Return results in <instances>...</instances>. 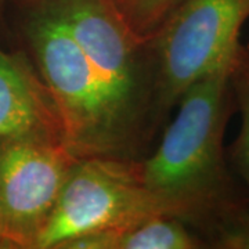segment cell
<instances>
[{
  "mask_svg": "<svg viewBox=\"0 0 249 249\" xmlns=\"http://www.w3.org/2000/svg\"><path fill=\"white\" fill-rule=\"evenodd\" d=\"M119 13L139 37L151 40L183 0H114Z\"/></svg>",
  "mask_w": 249,
  "mask_h": 249,
  "instance_id": "cell-10",
  "label": "cell"
},
{
  "mask_svg": "<svg viewBox=\"0 0 249 249\" xmlns=\"http://www.w3.org/2000/svg\"><path fill=\"white\" fill-rule=\"evenodd\" d=\"M76 157L61 134L0 140V216L14 249H36Z\"/></svg>",
  "mask_w": 249,
  "mask_h": 249,
  "instance_id": "cell-6",
  "label": "cell"
},
{
  "mask_svg": "<svg viewBox=\"0 0 249 249\" xmlns=\"http://www.w3.org/2000/svg\"><path fill=\"white\" fill-rule=\"evenodd\" d=\"M154 214L173 216L144 186L140 160L79 158L36 249H61L78 237L121 230Z\"/></svg>",
  "mask_w": 249,
  "mask_h": 249,
  "instance_id": "cell-5",
  "label": "cell"
},
{
  "mask_svg": "<svg viewBox=\"0 0 249 249\" xmlns=\"http://www.w3.org/2000/svg\"><path fill=\"white\" fill-rule=\"evenodd\" d=\"M6 1H7V0H0V27L3 25V18H4V10H6Z\"/></svg>",
  "mask_w": 249,
  "mask_h": 249,
  "instance_id": "cell-13",
  "label": "cell"
},
{
  "mask_svg": "<svg viewBox=\"0 0 249 249\" xmlns=\"http://www.w3.org/2000/svg\"><path fill=\"white\" fill-rule=\"evenodd\" d=\"M248 18L249 0H183L168 17L151 39L160 126L191 85L235 64Z\"/></svg>",
  "mask_w": 249,
  "mask_h": 249,
  "instance_id": "cell-4",
  "label": "cell"
},
{
  "mask_svg": "<svg viewBox=\"0 0 249 249\" xmlns=\"http://www.w3.org/2000/svg\"><path fill=\"white\" fill-rule=\"evenodd\" d=\"M232 67L205 76L183 93L157 150L140 160L147 190L205 244L241 196L224 154V132L235 108Z\"/></svg>",
  "mask_w": 249,
  "mask_h": 249,
  "instance_id": "cell-1",
  "label": "cell"
},
{
  "mask_svg": "<svg viewBox=\"0 0 249 249\" xmlns=\"http://www.w3.org/2000/svg\"><path fill=\"white\" fill-rule=\"evenodd\" d=\"M0 249H14L9 238L6 237L4 232V227H3V222H1V216H0Z\"/></svg>",
  "mask_w": 249,
  "mask_h": 249,
  "instance_id": "cell-12",
  "label": "cell"
},
{
  "mask_svg": "<svg viewBox=\"0 0 249 249\" xmlns=\"http://www.w3.org/2000/svg\"><path fill=\"white\" fill-rule=\"evenodd\" d=\"M19 1L18 32L52 96L70 151L78 160H142L94 67L52 0Z\"/></svg>",
  "mask_w": 249,
  "mask_h": 249,
  "instance_id": "cell-2",
  "label": "cell"
},
{
  "mask_svg": "<svg viewBox=\"0 0 249 249\" xmlns=\"http://www.w3.org/2000/svg\"><path fill=\"white\" fill-rule=\"evenodd\" d=\"M208 248L249 249V193L238 199L223 214L206 238Z\"/></svg>",
  "mask_w": 249,
  "mask_h": 249,
  "instance_id": "cell-11",
  "label": "cell"
},
{
  "mask_svg": "<svg viewBox=\"0 0 249 249\" xmlns=\"http://www.w3.org/2000/svg\"><path fill=\"white\" fill-rule=\"evenodd\" d=\"M231 88L241 126L232 144L231 158L249 193V47L242 46L231 71Z\"/></svg>",
  "mask_w": 249,
  "mask_h": 249,
  "instance_id": "cell-9",
  "label": "cell"
},
{
  "mask_svg": "<svg viewBox=\"0 0 249 249\" xmlns=\"http://www.w3.org/2000/svg\"><path fill=\"white\" fill-rule=\"evenodd\" d=\"M204 240L188 224L169 214H154L115 231L78 237L61 249H198Z\"/></svg>",
  "mask_w": 249,
  "mask_h": 249,
  "instance_id": "cell-8",
  "label": "cell"
},
{
  "mask_svg": "<svg viewBox=\"0 0 249 249\" xmlns=\"http://www.w3.org/2000/svg\"><path fill=\"white\" fill-rule=\"evenodd\" d=\"M248 46H249V45H248Z\"/></svg>",
  "mask_w": 249,
  "mask_h": 249,
  "instance_id": "cell-14",
  "label": "cell"
},
{
  "mask_svg": "<svg viewBox=\"0 0 249 249\" xmlns=\"http://www.w3.org/2000/svg\"><path fill=\"white\" fill-rule=\"evenodd\" d=\"M94 67L140 154L160 129L158 70L151 40L134 34L114 0H52Z\"/></svg>",
  "mask_w": 249,
  "mask_h": 249,
  "instance_id": "cell-3",
  "label": "cell"
},
{
  "mask_svg": "<svg viewBox=\"0 0 249 249\" xmlns=\"http://www.w3.org/2000/svg\"><path fill=\"white\" fill-rule=\"evenodd\" d=\"M36 132L62 136L52 96L27 53L0 49V140Z\"/></svg>",
  "mask_w": 249,
  "mask_h": 249,
  "instance_id": "cell-7",
  "label": "cell"
}]
</instances>
